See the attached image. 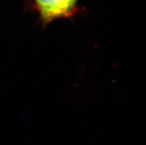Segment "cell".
I'll list each match as a JSON object with an SVG mask.
<instances>
[{"mask_svg":"<svg viewBox=\"0 0 146 145\" xmlns=\"http://www.w3.org/2000/svg\"><path fill=\"white\" fill-rule=\"evenodd\" d=\"M41 23L46 26L54 21L74 17L79 0H31Z\"/></svg>","mask_w":146,"mask_h":145,"instance_id":"cell-1","label":"cell"}]
</instances>
